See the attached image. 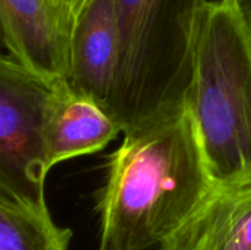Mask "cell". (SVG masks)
<instances>
[{
  "instance_id": "obj_8",
  "label": "cell",
  "mask_w": 251,
  "mask_h": 250,
  "mask_svg": "<svg viewBox=\"0 0 251 250\" xmlns=\"http://www.w3.org/2000/svg\"><path fill=\"white\" fill-rule=\"evenodd\" d=\"M121 131L110 116L93 100L76 96L68 84L57 91L44 128L46 167L96 153Z\"/></svg>"
},
{
  "instance_id": "obj_11",
  "label": "cell",
  "mask_w": 251,
  "mask_h": 250,
  "mask_svg": "<svg viewBox=\"0 0 251 250\" xmlns=\"http://www.w3.org/2000/svg\"><path fill=\"white\" fill-rule=\"evenodd\" d=\"M62 9H65L69 15H72L74 18L76 16V13L81 10V7L84 6V3L87 0H54Z\"/></svg>"
},
{
  "instance_id": "obj_6",
  "label": "cell",
  "mask_w": 251,
  "mask_h": 250,
  "mask_svg": "<svg viewBox=\"0 0 251 250\" xmlns=\"http://www.w3.org/2000/svg\"><path fill=\"white\" fill-rule=\"evenodd\" d=\"M119 56V24L115 0H87L76 13L68 60V87L93 100L104 112L109 105Z\"/></svg>"
},
{
  "instance_id": "obj_10",
  "label": "cell",
  "mask_w": 251,
  "mask_h": 250,
  "mask_svg": "<svg viewBox=\"0 0 251 250\" xmlns=\"http://www.w3.org/2000/svg\"><path fill=\"white\" fill-rule=\"evenodd\" d=\"M234 4H235L251 38V0H234Z\"/></svg>"
},
{
  "instance_id": "obj_3",
  "label": "cell",
  "mask_w": 251,
  "mask_h": 250,
  "mask_svg": "<svg viewBox=\"0 0 251 250\" xmlns=\"http://www.w3.org/2000/svg\"><path fill=\"white\" fill-rule=\"evenodd\" d=\"M185 111L215 187L251 183V38L234 0L204 4Z\"/></svg>"
},
{
  "instance_id": "obj_7",
  "label": "cell",
  "mask_w": 251,
  "mask_h": 250,
  "mask_svg": "<svg viewBox=\"0 0 251 250\" xmlns=\"http://www.w3.org/2000/svg\"><path fill=\"white\" fill-rule=\"evenodd\" d=\"M163 250H251V183L215 187Z\"/></svg>"
},
{
  "instance_id": "obj_2",
  "label": "cell",
  "mask_w": 251,
  "mask_h": 250,
  "mask_svg": "<svg viewBox=\"0 0 251 250\" xmlns=\"http://www.w3.org/2000/svg\"><path fill=\"white\" fill-rule=\"evenodd\" d=\"M206 0H115L119 56L106 113L124 136L178 116Z\"/></svg>"
},
{
  "instance_id": "obj_12",
  "label": "cell",
  "mask_w": 251,
  "mask_h": 250,
  "mask_svg": "<svg viewBox=\"0 0 251 250\" xmlns=\"http://www.w3.org/2000/svg\"><path fill=\"white\" fill-rule=\"evenodd\" d=\"M99 250H118V249H115V248H113V246H110V245L100 243V245H99ZM144 250H163V243H162V245H157V246H153V248H149V249H144Z\"/></svg>"
},
{
  "instance_id": "obj_4",
  "label": "cell",
  "mask_w": 251,
  "mask_h": 250,
  "mask_svg": "<svg viewBox=\"0 0 251 250\" xmlns=\"http://www.w3.org/2000/svg\"><path fill=\"white\" fill-rule=\"evenodd\" d=\"M60 87L0 52V199L38 214H50L44 128Z\"/></svg>"
},
{
  "instance_id": "obj_9",
  "label": "cell",
  "mask_w": 251,
  "mask_h": 250,
  "mask_svg": "<svg viewBox=\"0 0 251 250\" xmlns=\"http://www.w3.org/2000/svg\"><path fill=\"white\" fill-rule=\"evenodd\" d=\"M72 231L56 225L50 214L0 199V250H69Z\"/></svg>"
},
{
  "instance_id": "obj_1",
  "label": "cell",
  "mask_w": 251,
  "mask_h": 250,
  "mask_svg": "<svg viewBox=\"0 0 251 250\" xmlns=\"http://www.w3.org/2000/svg\"><path fill=\"white\" fill-rule=\"evenodd\" d=\"M213 189L187 111L124 136L109 161L97 205L100 243L118 250L162 245L191 218Z\"/></svg>"
},
{
  "instance_id": "obj_5",
  "label": "cell",
  "mask_w": 251,
  "mask_h": 250,
  "mask_svg": "<svg viewBox=\"0 0 251 250\" xmlns=\"http://www.w3.org/2000/svg\"><path fill=\"white\" fill-rule=\"evenodd\" d=\"M74 19L54 0H0L6 53L54 87L68 84Z\"/></svg>"
},
{
  "instance_id": "obj_13",
  "label": "cell",
  "mask_w": 251,
  "mask_h": 250,
  "mask_svg": "<svg viewBox=\"0 0 251 250\" xmlns=\"http://www.w3.org/2000/svg\"><path fill=\"white\" fill-rule=\"evenodd\" d=\"M1 50H6V37H4V29L0 22V52Z\"/></svg>"
}]
</instances>
